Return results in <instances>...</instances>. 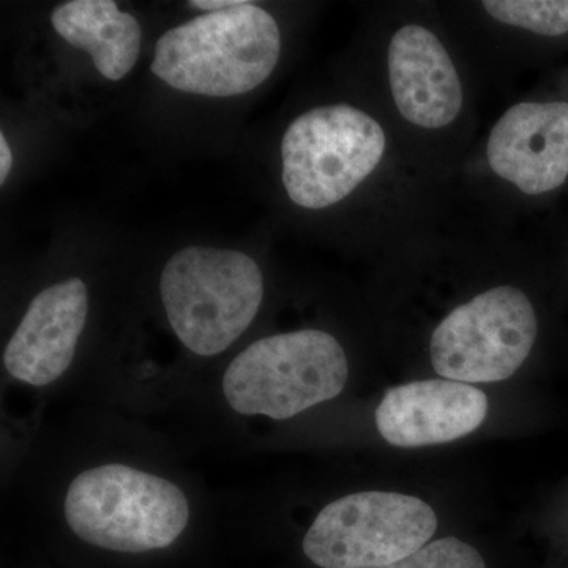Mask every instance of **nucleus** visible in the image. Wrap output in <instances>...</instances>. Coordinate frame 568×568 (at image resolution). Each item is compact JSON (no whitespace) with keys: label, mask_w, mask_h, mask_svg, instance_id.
<instances>
[{"label":"nucleus","mask_w":568,"mask_h":568,"mask_svg":"<svg viewBox=\"0 0 568 568\" xmlns=\"http://www.w3.org/2000/svg\"><path fill=\"white\" fill-rule=\"evenodd\" d=\"M242 2H237V0H193V2H189V6L193 7V9L207 10L212 13V11L233 9V7L241 6Z\"/></svg>","instance_id":"16"},{"label":"nucleus","mask_w":568,"mask_h":568,"mask_svg":"<svg viewBox=\"0 0 568 568\" xmlns=\"http://www.w3.org/2000/svg\"><path fill=\"white\" fill-rule=\"evenodd\" d=\"M538 334L536 310L514 286H497L458 306L429 343L437 375L465 384L499 383L525 364Z\"/></svg>","instance_id":"7"},{"label":"nucleus","mask_w":568,"mask_h":568,"mask_svg":"<svg viewBox=\"0 0 568 568\" xmlns=\"http://www.w3.org/2000/svg\"><path fill=\"white\" fill-rule=\"evenodd\" d=\"M63 517L85 544L133 555L170 548L185 532L192 508L174 481L110 463L89 467L70 481Z\"/></svg>","instance_id":"2"},{"label":"nucleus","mask_w":568,"mask_h":568,"mask_svg":"<svg viewBox=\"0 0 568 568\" xmlns=\"http://www.w3.org/2000/svg\"><path fill=\"white\" fill-rule=\"evenodd\" d=\"M379 568H487L480 552L459 538L432 541L407 558Z\"/></svg>","instance_id":"14"},{"label":"nucleus","mask_w":568,"mask_h":568,"mask_svg":"<svg viewBox=\"0 0 568 568\" xmlns=\"http://www.w3.org/2000/svg\"><path fill=\"white\" fill-rule=\"evenodd\" d=\"M347 376L338 339L306 328L265 336L235 355L224 372L222 392L239 416L287 420L342 394Z\"/></svg>","instance_id":"4"},{"label":"nucleus","mask_w":568,"mask_h":568,"mask_svg":"<svg viewBox=\"0 0 568 568\" xmlns=\"http://www.w3.org/2000/svg\"><path fill=\"white\" fill-rule=\"evenodd\" d=\"M436 528L435 510L418 497L354 493L317 514L304 552L321 568L386 567L425 547Z\"/></svg>","instance_id":"6"},{"label":"nucleus","mask_w":568,"mask_h":568,"mask_svg":"<svg viewBox=\"0 0 568 568\" xmlns=\"http://www.w3.org/2000/svg\"><path fill=\"white\" fill-rule=\"evenodd\" d=\"M88 313L89 291L81 278L41 291L3 351L7 373L28 386H51L70 368Z\"/></svg>","instance_id":"9"},{"label":"nucleus","mask_w":568,"mask_h":568,"mask_svg":"<svg viewBox=\"0 0 568 568\" xmlns=\"http://www.w3.org/2000/svg\"><path fill=\"white\" fill-rule=\"evenodd\" d=\"M481 6L493 20L538 36L558 37L568 32V0H488Z\"/></svg>","instance_id":"13"},{"label":"nucleus","mask_w":568,"mask_h":568,"mask_svg":"<svg viewBox=\"0 0 568 568\" xmlns=\"http://www.w3.org/2000/svg\"><path fill=\"white\" fill-rule=\"evenodd\" d=\"M488 398L480 388L450 379L390 388L376 409L377 432L396 447L452 443L484 424Z\"/></svg>","instance_id":"10"},{"label":"nucleus","mask_w":568,"mask_h":568,"mask_svg":"<svg viewBox=\"0 0 568 568\" xmlns=\"http://www.w3.org/2000/svg\"><path fill=\"white\" fill-rule=\"evenodd\" d=\"M387 67L392 97L406 121L437 130L458 118L462 81L435 33L418 24L396 31L388 44Z\"/></svg>","instance_id":"11"},{"label":"nucleus","mask_w":568,"mask_h":568,"mask_svg":"<svg viewBox=\"0 0 568 568\" xmlns=\"http://www.w3.org/2000/svg\"><path fill=\"white\" fill-rule=\"evenodd\" d=\"M280 52L282 33L275 18L242 2L164 32L156 41L151 70L175 91L244 95L271 77Z\"/></svg>","instance_id":"1"},{"label":"nucleus","mask_w":568,"mask_h":568,"mask_svg":"<svg viewBox=\"0 0 568 568\" xmlns=\"http://www.w3.org/2000/svg\"><path fill=\"white\" fill-rule=\"evenodd\" d=\"M493 173L529 196L559 189L568 178V103H519L489 133Z\"/></svg>","instance_id":"8"},{"label":"nucleus","mask_w":568,"mask_h":568,"mask_svg":"<svg viewBox=\"0 0 568 568\" xmlns=\"http://www.w3.org/2000/svg\"><path fill=\"white\" fill-rule=\"evenodd\" d=\"M386 144L383 126L349 104L304 112L282 141L287 196L312 211L339 203L376 170Z\"/></svg>","instance_id":"5"},{"label":"nucleus","mask_w":568,"mask_h":568,"mask_svg":"<svg viewBox=\"0 0 568 568\" xmlns=\"http://www.w3.org/2000/svg\"><path fill=\"white\" fill-rule=\"evenodd\" d=\"M160 295L179 342L213 357L233 346L260 313L263 272L237 250L186 246L164 265Z\"/></svg>","instance_id":"3"},{"label":"nucleus","mask_w":568,"mask_h":568,"mask_svg":"<svg viewBox=\"0 0 568 568\" xmlns=\"http://www.w3.org/2000/svg\"><path fill=\"white\" fill-rule=\"evenodd\" d=\"M11 164H13V153L9 142L6 140V134H0V183H6L11 171Z\"/></svg>","instance_id":"15"},{"label":"nucleus","mask_w":568,"mask_h":568,"mask_svg":"<svg viewBox=\"0 0 568 568\" xmlns=\"http://www.w3.org/2000/svg\"><path fill=\"white\" fill-rule=\"evenodd\" d=\"M51 24L71 47L91 54L103 78L121 81L136 65L142 31L112 0H71L52 11Z\"/></svg>","instance_id":"12"}]
</instances>
